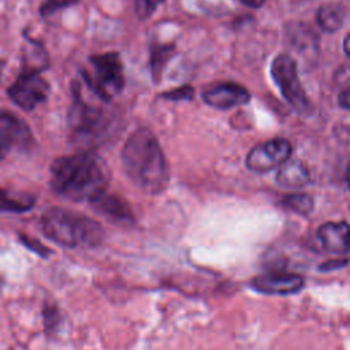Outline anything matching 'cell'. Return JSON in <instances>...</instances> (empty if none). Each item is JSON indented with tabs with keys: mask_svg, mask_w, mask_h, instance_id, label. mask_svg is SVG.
<instances>
[{
	"mask_svg": "<svg viewBox=\"0 0 350 350\" xmlns=\"http://www.w3.org/2000/svg\"><path fill=\"white\" fill-rule=\"evenodd\" d=\"M33 141V134L26 122L8 111H0V144L26 146Z\"/></svg>",
	"mask_w": 350,
	"mask_h": 350,
	"instance_id": "cell-12",
	"label": "cell"
},
{
	"mask_svg": "<svg viewBox=\"0 0 350 350\" xmlns=\"http://www.w3.org/2000/svg\"><path fill=\"white\" fill-rule=\"evenodd\" d=\"M202 100L212 108L230 109L247 104L250 92L237 82H217L202 90Z\"/></svg>",
	"mask_w": 350,
	"mask_h": 350,
	"instance_id": "cell-9",
	"label": "cell"
},
{
	"mask_svg": "<svg viewBox=\"0 0 350 350\" xmlns=\"http://www.w3.org/2000/svg\"><path fill=\"white\" fill-rule=\"evenodd\" d=\"M163 3L164 0H134V10L139 19H148Z\"/></svg>",
	"mask_w": 350,
	"mask_h": 350,
	"instance_id": "cell-20",
	"label": "cell"
},
{
	"mask_svg": "<svg viewBox=\"0 0 350 350\" xmlns=\"http://www.w3.org/2000/svg\"><path fill=\"white\" fill-rule=\"evenodd\" d=\"M346 182H347V186H349V189H350V168H349L347 175H346Z\"/></svg>",
	"mask_w": 350,
	"mask_h": 350,
	"instance_id": "cell-28",
	"label": "cell"
},
{
	"mask_svg": "<svg viewBox=\"0 0 350 350\" xmlns=\"http://www.w3.org/2000/svg\"><path fill=\"white\" fill-rule=\"evenodd\" d=\"M343 51L347 55V57H350V33L343 40Z\"/></svg>",
	"mask_w": 350,
	"mask_h": 350,
	"instance_id": "cell-26",
	"label": "cell"
},
{
	"mask_svg": "<svg viewBox=\"0 0 350 350\" xmlns=\"http://www.w3.org/2000/svg\"><path fill=\"white\" fill-rule=\"evenodd\" d=\"M81 0H45L40 7V14L42 16H51L63 8L78 4Z\"/></svg>",
	"mask_w": 350,
	"mask_h": 350,
	"instance_id": "cell-19",
	"label": "cell"
},
{
	"mask_svg": "<svg viewBox=\"0 0 350 350\" xmlns=\"http://www.w3.org/2000/svg\"><path fill=\"white\" fill-rule=\"evenodd\" d=\"M7 152H8V146L4 144H0V161L7 156Z\"/></svg>",
	"mask_w": 350,
	"mask_h": 350,
	"instance_id": "cell-27",
	"label": "cell"
},
{
	"mask_svg": "<svg viewBox=\"0 0 350 350\" xmlns=\"http://www.w3.org/2000/svg\"><path fill=\"white\" fill-rule=\"evenodd\" d=\"M38 227L49 241L63 247H96L104 237L103 226L93 217L62 206L48 208Z\"/></svg>",
	"mask_w": 350,
	"mask_h": 350,
	"instance_id": "cell-3",
	"label": "cell"
},
{
	"mask_svg": "<svg viewBox=\"0 0 350 350\" xmlns=\"http://www.w3.org/2000/svg\"><path fill=\"white\" fill-rule=\"evenodd\" d=\"M269 72L283 98L298 112H306L310 104L298 77L297 62L287 53H279L273 57Z\"/></svg>",
	"mask_w": 350,
	"mask_h": 350,
	"instance_id": "cell-6",
	"label": "cell"
},
{
	"mask_svg": "<svg viewBox=\"0 0 350 350\" xmlns=\"http://www.w3.org/2000/svg\"><path fill=\"white\" fill-rule=\"evenodd\" d=\"M338 103H339V105H340L342 108L350 109V88H346V89H343V90L339 93Z\"/></svg>",
	"mask_w": 350,
	"mask_h": 350,
	"instance_id": "cell-23",
	"label": "cell"
},
{
	"mask_svg": "<svg viewBox=\"0 0 350 350\" xmlns=\"http://www.w3.org/2000/svg\"><path fill=\"white\" fill-rule=\"evenodd\" d=\"M72 103L68 111V127L79 142H96L101 139L109 127V116L103 108L86 101L78 82L71 85Z\"/></svg>",
	"mask_w": 350,
	"mask_h": 350,
	"instance_id": "cell-4",
	"label": "cell"
},
{
	"mask_svg": "<svg viewBox=\"0 0 350 350\" xmlns=\"http://www.w3.org/2000/svg\"><path fill=\"white\" fill-rule=\"evenodd\" d=\"M120 157L126 175L144 193L159 194L168 186V165L150 130H135L124 142Z\"/></svg>",
	"mask_w": 350,
	"mask_h": 350,
	"instance_id": "cell-2",
	"label": "cell"
},
{
	"mask_svg": "<svg viewBox=\"0 0 350 350\" xmlns=\"http://www.w3.org/2000/svg\"><path fill=\"white\" fill-rule=\"evenodd\" d=\"M21 241L29 247V249H31V250H34L37 254H40V256H46L48 253H49V250L48 249H45L40 242H37L36 239H29L27 237H21Z\"/></svg>",
	"mask_w": 350,
	"mask_h": 350,
	"instance_id": "cell-22",
	"label": "cell"
},
{
	"mask_svg": "<svg viewBox=\"0 0 350 350\" xmlns=\"http://www.w3.org/2000/svg\"><path fill=\"white\" fill-rule=\"evenodd\" d=\"M291 144L286 138H272L254 145L246 154L245 164L253 172H268L280 167L291 156Z\"/></svg>",
	"mask_w": 350,
	"mask_h": 350,
	"instance_id": "cell-8",
	"label": "cell"
},
{
	"mask_svg": "<svg viewBox=\"0 0 350 350\" xmlns=\"http://www.w3.org/2000/svg\"><path fill=\"white\" fill-rule=\"evenodd\" d=\"M193 94H194L193 86L185 85V86L176 88V89H174V90L164 92V93H161L160 96H161L163 98H165V100H191V98H193Z\"/></svg>",
	"mask_w": 350,
	"mask_h": 350,
	"instance_id": "cell-21",
	"label": "cell"
},
{
	"mask_svg": "<svg viewBox=\"0 0 350 350\" xmlns=\"http://www.w3.org/2000/svg\"><path fill=\"white\" fill-rule=\"evenodd\" d=\"M3 68H4V62L0 59V75H1V71H3Z\"/></svg>",
	"mask_w": 350,
	"mask_h": 350,
	"instance_id": "cell-29",
	"label": "cell"
},
{
	"mask_svg": "<svg viewBox=\"0 0 350 350\" xmlns=\"http://www.w3.org/2000/svg\"><path fill=\"white\" fill-rule=\"evenodd\" d=\"M88 88L104 101L112 100L124 88V72L120 56L116 52L93 55L89 67L82 70Z\"/></svg>",
	"mask_w": 350,
	"mask_h": 350,
	"instance_id": "cell-5",
	"label": "cell"
},
{
	"mask_svg": "<svg viewBox=\"0 0 350 350\" xmlns=\"http://www.w3.org/2000/svg\"><path fill=\"white\" fill-rule=\"evenodd\" d=\"M345 264H346L345 260H335V261L331 260V261H328L327 264H323L320 269H324V271H327V269H336V268L343 267Z\"/></svg>",
	"mask_w": 350,
	"mask_h": 350,
	"instance_id": "cell-24",
	"label": "cell"
},
{
	"mask_svg": "<svg viewBox=\"0 0 350 350\" xmlns=\"http://www.w3.org/2000/svg\"><path fill=\"white\" fill-rule=\"evenodd\" d=\"M34 197L27 193H14L0 187V212L23 213L34 206Z\"/></svg>",
	"mask_w": 350,
	"mask_h": 350,
	"instance_id": "cell-15",
	"label": "cell"
},
{
	"mask_svg": "<svg viewBox=\"0 0 350 350\" xmlns=\"http://www.w3.org/2000/svg\"><path fill=\"white\" fill-rule=\"evenodd\" d=\"M49 174L52 191L75 202H90L108 187L107 167L93 152L57 157L52 161Z\"/></svg>",
	"mask_w": 350,
	"mask_h": 350,
	"instance_id": "cell-1",
	"label": "cell"
},
{
	"mask_svg": "<svg viewBox=\"0 0 350 350\" xmlns=\"http://www.w3.org/2000/svg\"><path fill=\"white\" fill-rule=\"evenodd\" d=\"M276 182L286 189H301L310 182V175L302 161L288 159L278 167Z\"/></svg>",
	"mask_w": 350,
	"mask_h": 350,
	"instance_id": "cell-14",
	"label": "cell"
},
{
	"mask_svg": "<svg viewBox=\"0 0 350 350\" xmlns=\"http://www.w3.org/2000/svg\"><path fill=\"white\" fill-rule=\"evenodd\" d=\"M280 204L299 215H308L313 209V198L306 193H291L282 198Z\"/></svg>",
	"mask_w": 350,
	"mask_h": 350,
	"instance_id": "cell-17",
	"label": "cell"
},
{
	"mask_svg": "<svg viewBox=\"0 0 350 350\" xmlns=\"http://www.w3.org/2000/svg\"><path fill=\"white\" fill-rule=\"evenodd\" d=\"M317 239L323 249L332 254L350 252V224L346 221H328L317 230Z\"/></svg>",
	"mask_w": 350,
	"mask_h": 350,
	"instance_id": "cell-11",
	"label": "cell"
},
{
	"mask_svg": "<svg viewBox=\"0 0 350 350\" xmlns=\"http://www.w3.org/2000/svg\"><path fill=\"white\" fill-rule=\"evenodd\" d=\"M241 3H243L245 5L252 7V8H258L265 3V0H241Z\"/></svg>",
	"mask_w": 350,
	"mask_h": 350,
	"instance_id": "cell-25",
	"label": "cell"
},
{
	"mask_svg": "<svg viewBox=\"0 0 350 350\" xmlns=\"http://www.w3.org/2000/svg\"><path fill=\"white\" fill-rule=\"evenodd\" d=\"M343 10L338 4H324L317 10L316 19L319 26L327 33H335L343 25Z\"/></svg>",
	"mask_w": 350,
	"mask_h": 350,
	"instance_id": "cell-16",
	"label": "cell"
},
{
	"mask_svg": "<svg viewBox=\"0 0 350 350\" xmlns=\"http://www.w3.org/2000/svg\"><path fill=\"white\" fill-rule=\"evenodd\" d=\"M51 92L49 82L41 77V71L22 70L14 83L8 88L10 100L25 111H33L48 98Z\"/></svg>",
	"mask_w": 350,
	"mask_h": 350,
	"instance_id": "cell-7",
	"label": "cell"
},
{
	"mask_svg": "<svg viewBox=\"0 0 350 350\" xmlns=\"http://www.w3.org/2000/svg\"><path fill=\"white\" fill-rule=\"evenodd\" d=\"M250 286L262 294L288 295L301 291L305 286L304 278L293 272H269L254 278Z\"/></svg>",
	"mask_w": 350,
	"mask_h": 350,
	"instance_id": "cell-10",
	"label": "cell"
},
{
	"mask_svg": "<svg viewBox=\"0 0 350 350\" xmlns=\"http://www.w3.org/2000/svg\"><path fill=\"white\" fill-rule=\"evenodd\" d=\"M171 46L170 45H159L156 48H152L150 52V67H152V75L154 79L160 78L161 70L165 66L168 57L171 56Z\"/></svg>",
	"mask_w": 350,
	"mask_h": 350,
	"instance_id": "cell-18",
	"label": "cell"
},
{
	"mask_svg": "<svg viewBox=\"0 0 350 350\" xmlns=\"http://www.w3.org/2000/svg\"><path fill=\"white\" fill-rule=\"evenodd\" d=\"M89 204L96 212L113 221L131 223L133 220V212L129 204L118 196L104 191L100 196L94 197Z\"/></svg>",
	"mask_w": 350,
	"mask_h": 350,
	"instance_id": "cell-13",
	"label": "cell"
}]
</instances>
